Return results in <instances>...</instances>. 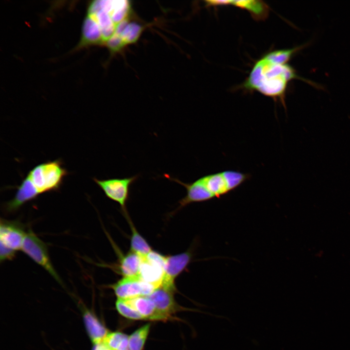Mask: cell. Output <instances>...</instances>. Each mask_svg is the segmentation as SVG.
<instances>
[{
    "label": "cell",
    "instance_id": "cell-1",
    "mask_svg": "<svg viewBox=\"0 0 350 350\" xmlns=\"http://www.w3.org/2000/svg\"><path fill=\"white\" fill-rule=\"evenodd\" d=\"M293 79L301 80L315 88L318 87L314 82L298 76L295 70L287 64L275 62L263 55L254 64L241 87L247 91H257L275 102L279 101L286 108L287 87Z\"/></svg>",
    "mask_w": 350,
    "mask_h": 350
},
{
    "label": "cell",
    "instance_id": "cell-2",
    "mask_svg": "<svg viewBox=\"0 0 350 350\" xmlns=\"http://www.w3.org/2000/svg\"><path fill=\"white\" fill-rule=\"evenodd\" d=\"M250 177L248 173L226 170L204 175L195 181L208 201L227 194Z\"/></svg>",
    "mask_w": 350,
    "mask_h": 350
},
{
    "label": "cell",
    "instance_id": "cell-3",
    "mask_svg": "<svg viewBox=\"0 0 350 350\" xmlns=\"http://www.w3.org/2000/svg\"><path fill=\"white\" fill-rule=\"evenodd\" d=\"M68 174L60 160L38 164L27 175L39 194L57 190Z\"/></svg>",
    "mask_w": 350,
    "mask_h": 350
},
{
    "label": "cell",
    "instance_id": "cell-4",
    "mask_svg": "<svg viewBox=\"0 0 350 350\" xmlns=\"http://www.w3.org/2000/svg\"><path fill=\"white\" fill-rule=\"evenodd\" d=\"M21 250L55 279L60 281L50 260L46 245L32 230H28L26 233Z\"/></svg>",
    "mask_w": 350,
    "mask_h": 350
},
{
    "label": "cell",
    "instance_id": "cell-5",
    "mask_svg": "<svg viewBox=\"0 0 350 350\" xmlns=\"http://www.w3.org/2000/svg\"><path fill=\"white\" fill-rule=\"evenodd\" d=\"M139 175L123 178L98 179L94 178V182L103 191L109 199L118 203L124 210L129 197L130 187L139 178Z\"/></svg>",
    "mask_w": 350,
    "mask_h": 350
},
{
    "label": "cell",
    "instance_id": "cell-6",
    "mask_svg": "<svg viewBox=\"0 0 350 350\" xmlns=\"http://www.w3.org/2000/svg\"><path fill=\"white\" fill-rule=\"evenodd\" d=\"M165 260L166 256L152 250L142 258L138 277L143 281L159 287L163 279Z\"/></svg>",
    "mask_w": 350,
    "mask_h": 350
},
{
    "label": "cell",
    "instance_id": "cell-7",
    "mask_svg": "<svg viewBox=\"0 0 350 350\" xmlns=\"http://www.w3.org/2000/svg\"><path fill=\"white\" fill-rule=\"evenodd\" d=\"M118 299H125L139 296H148L157 287L140 280L138 276L123 277L111 285Z\"/></svg>",
    "mask_w": 350,
    "mask_h": 350
},
{
    "label": "cell",
    "instance_id": "cell-8",
    "mask_svg": "<svg viewBox=\"0 0 350 350\" xmlns=\"http://www.w3.org/2000/svg\"><path fill=\"white\" fill-rule=\"evenodd\" d=\"M175 287L160 285L150 295L146 296L151 300L156 308L158 320L171 318L177 309L174 295Z\"/></svg>",
    "mask_w": 350,
    "mask_h": 350
},
{
    "label": "cell",
    "instance_id": "cell-9",
    "mask_svg": "<svg viewBox=\"0 0 350 350\" xmlns=\"http://www.w3.org/2000/svg\"><path fill=\"white\" fill-rule=\"evenodd\" d=\"M192 258L191 251L166 256L164 276L161 285L175 287V280L186 268Z\"/></svg>",
    "mask_w": 350,
    "mask_h": 350
},
{
    "label": "cell",
    "instance_id": "cell-10",
    "mask_svg": "<svg viewBox=\"0 0 350 350\" xmlns=\"http://www.w3.org/2000/svg\"><path fill=\"white\" fill-rule=\"evenodd\" d=\"M26 233L19 224L14 222L1 221L0 245L16 252L21 250Z\"/></svg>",
    "mask_w": 350,
    "mask_h": 350
},
{
    "label": "cell",
    "instance_id": "cell-11",
    "mask_svg": "<svg viewBox=\"0 0 350 350\" xmlns=\"http://www.w3.org/2000/svg\"><path fill=\"white\" fill-rule=\"evenodd\" d=\"M213 6L231 5L247 11L256 20L265 19L269 14V8L262 0H211Z\"/></svg>",
    "mask_w": 350,
    "mask_h": 350
},
{
    "label": "cell",
    "instance_id": "cell-12",
    "mask_svg": "<svg viewBox=\"0 0 350 350\" xmlns=\"http://www.w3.org/2000/svg\"><path fill=\"white\" fill-rule=\"evenodd\" d=\"M39 193L30 179L26 176L20 185L14 197L7 203L6 207L9 211H14L25 203L35 198Z\"/></svg>",
    "mask_w": 350,
    "mask_h": 350
},
{
    "label": "cell",
    "instance_id": "cell-13",
    "mask_svg": "<svg viewBox=\"0 0 350 350\" xmlns=\"http://www.w3.org/2000/svg\"><path fill=\"white\" fill-rule=\"evenodd\" d=\"M92 45H105V43L99 25L91 15L88 14L83 22L82 37L77 48Z\"/></svg>",
    "mask_w": 350,
    "mask_h": 350
},
{
    "label": "cell",
    "instance_id": "cell-14",
    "mask_svg": "<svg viewBox=\"0 0 350 350\" xmlns=\"http://www.w3.org/2000/svg\"><path fill=\"white\" fill-rule=\"evenodd\" d=\"M122 300L126 305L140 313L144 319L158 320L155 304L147 297L139 296Z\"/></svg>",
    "mask_w": 350,
    "mask_h": 350
},
{
    "label": "cell",
    "instance_id": "cell-15",
    "mask_svg": "<svg viewBox=\"0 0 350 350\" xmlns=\"http://www.w3.org/2000/svg\"><path fill=\"white\" fill-rule=\"evenodd\" d=\"M130 21V19L121 23L114 34L121 38L125 46L135 43L143 30L140 24Z\"/></svg>",
    "mask_w": 350,
    "mask_h": 350
},
{
    "label": "cell",
    "instance_id": "cell-16",
    "mask_svg": "<svg viewBox=\"0 0 350 350\" xmlns=\"http://www.w3.org/2000/svg\"><path fill=\"white\" fill-rule=\"evenodd\" d=\"M142 258L130 251L122 256L118 264V270L123 277L138 276Z\"/></svg>",
    "mask_w": 350,
    "mask_h": 350
},
{
    "label": "cell",
    "instance_id": "cell-17",
    "mask_svg": "<svg viewBox=\"0 0 350 350\" xmlns=\"http://www.w3.org/2000/svg\"><path fill=\"white\" fill-rule=\"evenodd\" d=\"M84 320L92 342L95 345L102 343L108 334L106 329L89 312H85Z\"/></svg>",
    "mask_w": 350,
    "mask_h": 350
},
{
    "label": "cell",
    "instance_id": "cell-18",
    "mask_svg": "<svg viewBox=\"0 0 350 350\" xmlns=\"http://www.w3.org/2000/svg\"><path fill=\"white\" fill-rule=\"evenodd\" d=\"M132 235L130 240V251L143 258L152 251L145 239L139 233L131 221L127 218Z\"/></svg>",
    "mask_w": 350,
    "mask_h": 350
},
{
    "label": "cell",
    "instance_id": "cell-19",
    "mask_svg": "<svg viewBox=\"0 0 350 350\" xmlns=\"http://www.w3.org/2000/svg\"><path fill=\"white\" fill-rule=\"evenodd\" d=\"M129 337L120 332L108 333L103 344L111 350H127Z\"/></svg>",
    "mask_w": 350,
    "mask_h": 350
},
{
    "label": "cell",
    "instance_id": "cell-20",
    "mask_svg": "<svg viewBox=\"0 0 350 350\" xmlns=\"http://www.w3.org/2000/svg\"><path fill=\"white\" fill-rule=\"evenodd\" d=\"M150 325L146 324L134 332L128 338V350H142L148 336Z\"/></svg>",
    "mask_w": 350,
    "mask_h": 350
},
{
    "label": "cell",
    "instance_id": "cell-21",
    "mask_svg": "<svg viewBox=\"0 0 350 350\" xmlns=\"http://www.w3.org/2000/svg\"><path fill=\"white\" fill-rule=\"evenodd\" d=\"M304 45L287 49L277 50L264 55L267 58L280 64H286L296 52L302 49Z\"/></svg>",
    "mask_w": 350,
    "mask_h": 350
},
{
    "label": "cell",
    "instance_id": "cell-22",
    "mask_svg": "<svg viewBox=\"0 0 350 350\" xmlns=\"http://www.w3.org/2000/svg\"><path fill=\"white\" fill-rule=\"evenodd\" d=\"M116 305L118 312L127 318L135 320L144 319L140 313L126 305L122 299L118 298Z\"/></svg>",
    "mask_w": 350,
    "mask_h": 350
},
{
    "label": "cell",
    "instance_id": "cell-23",
    "mask_svg": "<svg viewBox=\"0 0 350 350\" xmlns=\"http://www.w3.org/2000/svg\"><path fill=\"white\" fill-rule=\"evenodd\" d=\"M94 350H111L105 346L103 343L96 345Z\"/></svg>",
    "mask_w": 350,
    "mask_h": 350
},
{
    "label": "cell",
    "instance_id": "cell-24",
    "mask_svg": "<svg viewBox=\"0 0 350 350\" xmlns=\"http://www.w3.org/2000/svg\"></svg>",
    "mask_w": 350,
    "mask_h": 350
}]
</instances>
